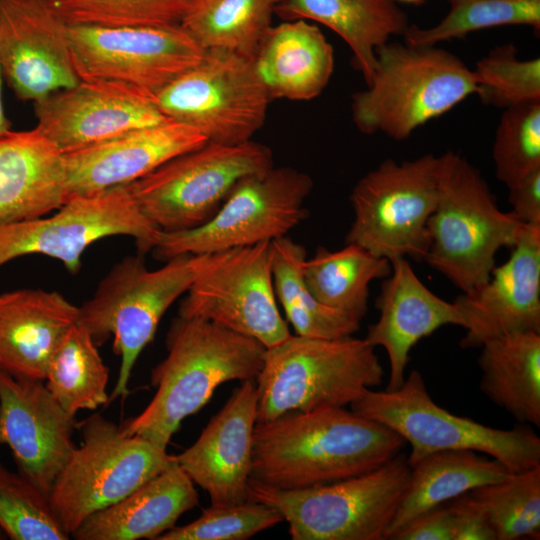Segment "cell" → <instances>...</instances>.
Segmentation results:
<instances>
[{"label": "cell", "instance_id": "obj_1", "mask_svg": "<svg viewBox=\"0 0 540 540\" xmlns=\"http://www.w3.org/2000/svg\"><path fill=\"white\" fill-rule=\"evenodd\" d=\"M404 443L385 425L344 407L289 412L255 424L250 480L279 489L328 484L375 470Z\"/></svg>", "mask_w": 540, "mask_h": 540}, {"label": "cell", "instance_id": "obj_2", "mask_svg": "<svg viewBox=\"0 0 540 540\" xmlns=\"http://www.w3.org/2000/svg\"><path fill=\"white\" fill-rule=\"evenodd\" d=\"M167 356L151 372L156 393L137 416L120 425L130 436L166 449L182 421L201 410L216 388L256 380L266 347L213 322L175 317L166 337Z\"/></svg>", "mask_w": 540, "mask_h": 540}, {"label": "cell", "instance_id": "obj_3", "mask_svg": "<svg viewBox=\"0 0 540 540\" xmlns=\"http://www.w3.org/2000/svg\"><path fill=\"white\" fill-rule=\"evenodd\" d=\"M525 224L497 206L480 171L453 151L438 156V199L428 219L423 259L462 293L485 283L502 247H513Z\"/></svg>", "mask_w": 540, "mask_h": 540}, {"label": "cell", "instance_id": "obj_4", "mask_svg": "<svg viewBox=\"0 0 540 540\" xmlns=\"http://www.w3.org/2000/svg\"><path fill=\"white\" fill-rule=\"evenodd\" d=\"M475 93L472 69L450 51L388 41L376 49L367 88L352 97V118L362 133L403 140Z\"/></svg>", "mask_w": 540, "mask_h": 540}, {"label": "cell", "instance_id": "obj_5", "mask_svg": "<svg viewBox=\"0 0 540 540\" xmlns=\"http://www.w3.org/2000/svg\"><path fill=\"white\" fill-rule=\"evenodd\" d=\"M374 348L352 335L328 339L296 334L266 348L255 380L256 423L289 412L351 405L382 382Z\"/></svg>", "mask_w": 540, "mask_h": 540}, {"label": "cell", "instance_id": "obj_6", "mask_svg": "<svg viewBox=\"0 0 540 540\" xmlns=\"http://www.w3.org/2000/svg\"><path fill=\"white\" fill-rule=\"evenodd\" d=\"M210 255H178L154 270L146 267L143 255L126 256L113 265L92 297L79 306L78 322L94 342L101 345L112 336L113 351L121 357L109 401L126 397L139 355L153 340L163 315L188 291Z\"/></svg>", "mask_w": 540, "mask_h": 540}, {"label": "cell", "instance_id": "obj_7", "mask_svg": "<svg viewBox=\"0 0 540 540\" xmlns=\"http://www.w3.org/2000/svg\"><path fill=\"white\" fill-rule=\"evenodd\" d=\"M404 455L370 472L303 489L249 482L250 500L275 508L293 540H382L406 492Z\"/></svg>", "mask_w": 540, "mask_h": 540}, {"label": "cell", "instance_id": "obj_8", "mask_svg": "<svg viewBox=\"0 0 540 540\" xmlns=\"http://www.w3.org/2000/svg\"><path fill=\"white\" fill-rule=\"evenodd\" d=\"M350 406L410 444V467L432 453L458 449L489 455L510 472L540 465V438L532 430L492 428L450 413L433 401L417 370H412L399 388L369 389Z\"/></svg>", "mask_w": 540, "mask_h": 540}, {"label": "cell", "instance_id": "obj_9", "mask_svg": "<svg viewBox=\"0 0 540 540\" xmlns=\"http://www.w3.org/2000/svg\"><path fill=\"white\" fill-rule=\"evenodd\" d=\"M75 447L49 493L58 522L70 536L90 515L127 496L175 462L166 449L93 414L77 423Z\"/></svg>", "mask_w": 540, "mask_h": 540}, {"label": "cell", "instance_id": "obj_10", "mask_svg": "<svg viewBox=\"0 0 540 540\" xmlns=\"http://www.w3.org/2000/svg\"><path fill=\"white\" fill-rule=\"evenodd\" d=\"M273 166L271 150L253 140L207 142L125 186L147 220L161 231L178 232L208 222L242 178Z\"/></svg>", "mask_w": 540, "mask_h": 540}, {"label": "cell", "instance_id": "obj_11", "mask_svg": "<svg viewBox=\"0 0 540 540\" xmlns=\"http://www.w3.org/2000/svg\"><path fill=\"white\" fill-rule=\"evenodd\" d=\"M349 199L354 219L345 244L390 262L423 261L430 246L427 222L438 199V156L387 159L355 184Z\"/></svg>", "mask_w": 540, "mask_h": 540}, {"label": "cell", "instance_id": "obj_12", "mask_svg": "<svg viewBox=\"0 0 540 540\" xmlns=\"http://www.w3.org/2000/svg\"><path fill=\"white\" fill-rule=\"evenodd\" d=\"M311 177L292 167L270 169L242 178L205 224L178 232L161 231L152 248L156 259L208 254L271 242L301 223Z\"/></svg>", "mask_w": 540, "mask_h": 540}, {"label": "cell", "instance_id": "obj_13", "mask_svg": "<svg viewBox=\"0 0 540 540\" xmlns=\"http://www.w3.org/2000/svg\"><path fill=\"white\" fill-rule=\"evenodd\" d=\"M153 100L166 118L196 128L208 142L236 145L252 140L272 99L254 57L208 49Z\"/></svg>", "mask_w": 540, "mask_h": 540}, {"label": "cell", "instance_id": "obj_14", "mask_svg": "<svg viewBox=\"0 0 540 540\" xmlns=\"http://www.w3.org/2000/svg\"><path fill=\"white\" fill-rule=\"evenodd\" d=\"M161 230L138 209L125 185L76 197L57 212L0 225V267L18 257L39 254L59 260L76 273L94 242L116 235L135 239L138 254L154 247Z\"/></svg>", "mask_w": 540, "mask_h": 540}, {"label": "cell", "instance_id": "obj_15", "mask_svg": "<svg viewBox=\"0 0 540 540\" xmlns=\"http://www.w3.org/2000/svg\"><path fill=\"white\" fill-rule=\"evenodd\" d=\"M68 32L79 80L113 83L150 97L205 53L180 24L69 25Z\"/></svg>", "mask_w": 540, "mask_h": 540}, {"label": "cell", "instance_id": "obj_16", "mask_svg": "<svg viewBox=\"0 0 540 540\" xmlns=\"http://www.w3.org/2000/svg\"><path fill=\"white\" fill-rule=\"evenodd\" d=\"M277 302L271 242H261L211 253L178 316L213 322L269 348L291 335Z\"/></svg>", "mask_w": 540, "mask_h": 540}, {"label": "cell", "instance_id": "obj_17", "mask_svg": "<svg viewBox=\"0 0 540 540\" xmlns=\"http://www.w3.org/2000/svg\"><path fill=\"white\" fill-rule=\"evenodd\" d=\"M68 30L46 0H0V65L19 99L34 103L80 81Z\"/></svg>", "mask_w": 540, "mask_h": 540}, {"label": "cell", "instance_id": "obj_18", "mask_svg": "<svg viewBox=\"0 0 540 540\" xmlns=\"http://www.w3.org/2000/svg\"><path fill=\"white\" fill-rule=\"evenodd\" d=\"M75 427V416L61 407L44 381L0 369V446L9 447L18 472L47 496L75 449Z\"/></svg>", "mask_w": 540, "mask_h": 540}, {"label": "cell", "instance_id": "obj_19", "mask_svg": "<svg viewBox=\"0 0 540 540\" xmlns=\"http://www.w3.org/2000/svg\"><path fill=\"white\" fill-rule=\"evenodd\" d=\"M33 106L35 127L62 153L170 120L153 97L102 81L80 80Z\"/></svg>", "mask_w": 540, "mask_h": 540}, {"label": "cell", "instance_id": "obj_20", "mask_svg": "<svg viewBox=\"0 0 540 540\" xmlns=\"http://www.w3.org/2000/svg\"><path fill=\"white\" fill-rule=\"evenodd\" d=\"M454 303L466 330L462 348L514 332L540 333V227L525 224L508 260Z\"/></svg>", "mask_w": 540, "mask_h": 540}, {"label": "cell", "instance_id": "obj_21", "mask_svg": "<svg viewBox=\"0 0 540 540\" xmlns=\"http://www.w3.org/2000/svg\"><path fill=\"white\" fill-rule=\"evenodd\" d=\"M207 142L196 128L166 120L63 153L65 202L130 184Z\"/></svg>", "mask_w": 540, "mask_h": 540}, {"label": "cell", "instance_id": "obj_22", "mask_svg": "<svg viewBox=\"0 0 540 540\" xmlns=\"http://www.w3.org/2000/svg\"><path fill=\"white\" fill-rule=\"evenodd\" d=\"M257 404L256 381H242L197 440L175 456L193 483L207 492L211 505H232L250 500Z\"/></svg>", "mask_w": 540, "mask_h": 540}, {"label": "cell", "instance_id": "obj_23", "mask_svg": "<svg viewBox=\"0 0 540 540\" xmlns=\"http://www.w3.org/2000/svg\"><path fill=\"white\" fill-rule=\"evenodd\" d=\"M392 271L384 278L375 307L378 321L364 338L373 347L385 348L390 365L386 390L399 388L411 349L424 337L444 325L463 327L457 305L431 292L414 273L406 258L391 261Z\"/></svg>", "mask_w": 540, "mask_h": 540}, {"label": "cell", "instance_id": "obj_24", "mask_svg": "<svg viewBox=\"0 0 540 540\" xmlns=\"http://www.w3.org/2000/svg\"><path fill=\"white\" fill-rule=\"evenodd\" d=\"M79 320V307L61 293L17 289L0 294V369L44 381L49 361Z\"/></svg>", "mask_w": 540, "mask_h": 540}, {"label": "cell", "instance_id": "obj_25", "mask_svg": "<svg viewBox=\"0 0 540 540\" xmlns=\"http://www.w3.org/2000/svg\"><path fill=\"white\" fill-rule=\"evenodd\" d=\"M63 153L36 127L0 137V225L65 203Z\"/></svg>", "mask_w": 540, "mask_h": 540}, {"label": "cell", "instance_id": "obj_26", "mask_svg": "<svg viewBox=\"0 0 540 540\" xmlns=\"http://www.w3.org/2000/svg\"><path fill=\"white\" fill-rule=\"evenodd\" d=\"M198 503L199 496L193 481L175 460L118 502L90 515L70 538L157 539Z\"/></svg>", "mask_w": 540, "mask_h": 540}, {"label": "cell", "instance_id": "obj_27", "mask_svg": "<svg viewBox=\"0 0 540 540\" xmlns=\"http://www.w3.org/2000/svg\"><path fill=\"white\" fill-rule=\"evenodd\" d=\"M334 50L322 31L304 19L271 26L254 55L259 77L271 99L306 101L327 86Z\"/></svg>", "mask_w": 540, "mask_h": 540}, {"label": "cell", "instance_id": "obj_28", "mask_svg": "<svg viewBox=\"0 0 540 540\" xmlns=\"http://www.w3.org/2000/svg\"><path fill=\"white\" fill-rule=\"evenodd\" d=\"M275 13L285 20L321 23L349 46L366 84L376 63V49L409 27L407 15L394 0H284Z\"/></svg>", "mask_w": 540, "mask_h": 540}, {"label": "cell", "instance_id": "obj_29", "mask_svg": "<svg viewBox=\"0 0 540 540\" xmlns=\"http://www.w3.org/2000/svg\"><path fill=\"white\" fill-rule=\"evenodd\" d=\"M511 472L498 460L473 450L432 453L411 466L406 492L384 539L417 515L477 487L505 479Z\"/></svg>", "mask_w": 540, "mask_h": 540}, {"label": "cell", "instance_id": "obj_30", "mask_svg": "<svg viewBox=\"0 0 540 540\" xmlns=\"http://www.w3.org/2000/svg\"><path fill=\"white\" fill-rule=\"evenodd\" d=\"M481 348V391L519 422L539 427L540 333H509Z\"/></svg>", "mask_w": 540, "mask_h": 540}, {"label": "cell", "instance_id": "obj_31", "mask_svg": "<svg viewBox=\"0 0 540 540\" xmlns=\"http://www.w3.org/2000/svg\"><path fill=\"white\" fill-rule=\"evenodd\" d=\"M391 271L388 259L352 243L337 251L319 246L303 264L304 281L315 299L359 322L368 309L370 283Z\"/></svg>", "mask_w": 540, "mask_h": 540}, {"label": "cell", "instance_id": "obj_32", "mask_svg": "<svg viewBox=\"0 0 540 540\" xmlns=\"http://www.w3.org/2000/svg\"><path fill=\"white\" fill-rule=\"evenodd\" d=\"M275 295L296 335L316 338L351 336L360 322L330 309L311 294L303 277L306 250L287 235L271 241Z\"/></svg>", "mask_w": 540, "mask_h": 540}, {"label": "cell", "instance_id": "obj_33", "mask_svg": "<svg viewBox=\"0 0 540 540\" xmlns=\"http://www.w3.org/2000/svg\"><path fill=\"white\" fill-rule=\"evenodd\" d=\"M284 0H193L180 25L205 50L254 57Z\"/></svg>", "mask_w": 540, "mask_h": 540}, {"label": "cell", "instance_id": "obj_34", "mask_svg": "<svg viewBox=\"0 0 540 540\" xmlns=\"http://www.w3.org/2000/svg\"><path fill=\"white\" fill-rule=\"evenodd\" d=\"M89 331L77 322L68 331L45 374V385L61 407L75 416L107 404L109 369Z\"/></svg>", "mask_w": 540, "mask_h": 540}, {"label": "cell", "instance_id": "obj_35", "mask_svg": "<svg viewBox=\"0 0 540 540\" xmlns=\"http://www.w3.org/2000/svg\"><path fill=\"white\" fill-rule=\"evenodd\" d=\"M485 514L496 540L540 536V465L467 492Z\"/></svg>", "mask_w": 540, "mask_h": 540}, {"label": "cell", "instance_id": "obj_36", "mask_svg": "<svg viewBox=\"0 0 540 540\" xmlns=\"http://www.w3.org/2000/svg\"><path fill=\"white\" fill-rule=\"evenodd\" d=\"M447 1L450 8L446 16L428 28L409 25L403 34L405 43L434 46L470 32L503 25H527L540 30V0Z\"/></svg>", "mask_w": 540, "mask_h": 540}, {"label": "cell", "instance_id": "obj_37", "mask_svg": "<svg viewBox=\"0 0 540 540\" xmlns=\"http://www.w3.org/2000/svg\"><path fill=\"white\" fill-rule=\"evenodd\" d=\"M193 0H46L68 25L103 27L180 24Z\"/></svg>", "mask_w": 540, "mask_h": 540}, {"label": "cell", "instance_id": "obj_38", "mask_svg": "<svg viewBox=\"0 0 540 540\" xmlns=\"http://www.w3.org/2000/svg\"><path fill=\"white\" fill-rule=\"evenodd\" d=\"M0 529L12 540H67L48 496L0 464Z\"/></svg>", "mask_w": 540, "mask_h": 540}, {"label": "cell", "instance_id": "obj_39", "mask_svg": "<svg viewBox=\"0 0 540 540\" xmlns=\"http://www.w3.org/2000/svg\"><path fill=\"white\" fill-rule=\"evenodd\" d=\"M476 95L498 108L540 102V59L522 60L512 44L501 45L472 69Z\"/></svg>", "mask_w": 540, "mask_h": 540}, {"label": "cell", "instance_id": "obj_40", "mask_svg": "<svg viewBox=\"0 0 540 540\" xmlns=\"http://www.w3.org/2000/svg\"><path fill=\"white\" fill-rule=\"evenodd\" d=\"M492 157L495 175L507 187L540 170V102L504 109Z\"/></svg>", "mask_w": 540, "mask_h": 540}, {"label": "cell", "instance_id": "obj_41", "mask_svg": "<svg viewBox=\"0 0 540 540\" xmlns=\"http://www.w3.org/2000/svg\"><path fill=\"white\" fill-rule=\"evenodd\" d=\"M282 521L275 508L253 500L211 505L193 522L174 526L156 540H245Z\"/></svg>", "mask_w": 540, "mask_h": 540}, {"label": "cell", "instance_id": "obj_42", "mask_svg": "<svg viewBox=\"0 0 540 540\" xmlns=\"http://www.w3.org/2000/svg\"><path fill=\"white\" fill-rule=\"evenodd\" d=\"M451 514L453 540H496L483 511L467 493L453 499Z\"/></svg>", "mask_w": 540, "mask_h": 540}, {"label": "cell", "instance_id": "obj_43", "mask_svg": "<svg viewBox=\"0 0 540 540\" xmlns=\"http://www.w3.org/2000/svg\"><path fill=\"white\" fill-rule=\"evenodd\" d=\"M392 540H453L450 510L440 505L423 512L395 531Z\"/></svg>", "mask_w": 540, "mask_h": 540}, {"label": "cell", "instance_id": "obj_44", "mask_svg": "<svg viewBox=\"0 0 540 540\" xmlns=\"http://www.w3.org/2000/svg\"><path fill=\"white\" fill-rule=\"evenodd\" d=\"M510 212L526 225L540 227V170H537L508 187Z\"/></svg>", "mask_w": 540, "mask_h": 540}, {"label": "cell", "instance_id": "obj_45", "mask_svg": "<svg viewBox=\"0 0 540 540\" xmlns=\"http://www.w3.org/2000/svg\"><path fill=\"white\" fill-rule=\"evenodd\" d=\"M3 73L0 65V137L11 132V122L7 118L4 105H3V96H2V80Z\"/></svg>", "mask_w": 540, "mask_h": 540}, {"label": "cell", "instance_id": "obj_46", "mask_svg": "<svg viewBox=\"0 0 540 540\" xmlns=\"http://www.w3.org/2000/svg\"><path fill=\"white\" fill-rule=\"evenodd\" d=\"M398 1L410 3L414 5H419V4H422L425 0H398Z\"/></svg>", "mask_w": 540, "mask_h": 540}]
</instances>
